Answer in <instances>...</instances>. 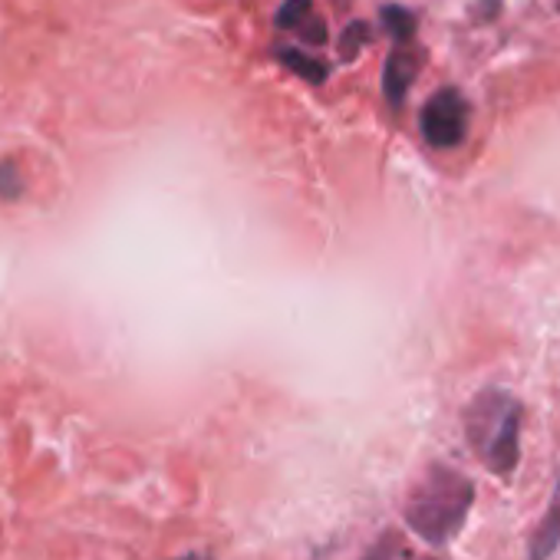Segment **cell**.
Instances as JSON below:
<instances>
[{
	"instance_id": "5b68a950",
	"label": "cell",
	"mask_w": 560,
	"mask_h": 560,
	"mask_svg": "<svg viewBox=\"0 0 560 560\" xmlns=\"http://www.w3.org/2000/svg\"><path fill=\"white\" fill-rule=\"evenodd\" d=\"M560 544V494H553L544 521L537 524L534 537H530V560H547Z\"/></svg>"
},
{
	"instance_id": "52a82bcc",
	"label": "cell",
	"mask_w": 560,
	"mask_h": 560,
	"mask_svg": "<svg viewBox=\"0 0 560 560\" xmlns=\"http://www.w3.org/2000/svg\"><path fill=\"white\" fill-rule=\"evenodd\" d=\"M380 18H383L386 34H389L396 44H416V27H419V21H416L412 11H406V8H399V4H386V8L380 11Z\"/></svg>"
},
{
	"instance_id": "9c48e42d",
	"label": "cell",
	"mask_w": 560,
	"mask_h": 560,
	"mask_svg": "<svg viewBox=\"0 0 560 560\" xmlns=\"http://www.w3.org/2000/svg\"><path fill=\"white\" fill-rule=\"evenodd\" d=\"M311 14H314V4H311V0H284V8L277 11L273 24H277L280 31H298Z\"/></svg>"
},
{
	"instance_id": "6da1fadb",
	"label": "cell",
	"mask_w": 560,
	"mask_h": 560,
	"mask_svg": "<svg viewBox=\"0 0 560 560\" xmlns=\"http://www.w3.org/2000/svg\"><path fill=\"white\" fill-rule=\"evenodd\" d=\"M475 504V485L452 465H429L406 498V524L432 547L448 544L468 521Z\"/></svg>"
},
{
	"instance_id": "277c9868",
	"label": "cell",
	"mask_w": 560,
	"mask_h": 560,
	"mask_svg": "<svg viewBox=\"0 0 560 560\" xmlns=\"http://www.w3.org/2000/svg\"><path fill=\"white\" fill-rule=\"evenodd\" d=\"M422 67V50L416 44H396V50L386 57V70H383V93L389 100L393 109H399L409 96V86L416 83Z\"/></svg>"
},
{
	"instance_id": "30bf717a",
	"label": "cell",
	"mask_w": 560,
	"mask_h": 560,
	"mask_svg": "<svg viewBox=\"0 0 560 560\" xmlns=\"http://www.w3.org/2000/svg\"><path fill=\"white\" fill-rule=\"evenodd\" d=\"M370 44V24H363V21H353L347 31H343V37H340V57L350 63V60H357L360 57V50Z\"/></svg>"
},
{
	"instance_id": "7c38bea8",
	"label": "cell",
	"mask_w": 560,
	"mask_h": 560,
	"mask_svg": "<svg viewBox=\"0 0 560 560\" xmlns=\"http://www.w3.org/2000/svg\"><path fill=\"white\" fill-rule=\"evenodd\" d=\"M298 37H301L307 47H324V44H327V24H324L320 18L311 14V18L298 27Z\"/></svg>"
},
{
	"instance_id": "7a4b0ae2",
	"label": "cell",
	"mask_w": 560,
	"mask_h": 560,
	"mask_svg": "<svg viewBox=\"0 0 560 560\" xmlns=\"http://www.w3.org/2000/svg\"><path fill=\"white\" fill-rule=\"evenodd\" d=\"M521 402L508 389H481L465 409V435L475 455L498 478H511L521 458Z\"/></svg>"
},
{
	"instance_id": "3957f363",
	"label": "cell",
	"mask_w": 560,
	"mask_h": 560,
	"mask_svg": "<svg viewBox=\"0 0 560 560\" xmlns=\"http://www.w3.org/2000/svg\"><path fill=\"white\" fill-rule=\"evenodd\" d=\"M468 116H471L468 100L455 86H445V90L432 93L429 103L422 106V116H419L422 139L432 149H455L468 136Z\"/></svg>"
},
{
	"instance_id": "ba28073f",
	"label": "cell",
	"mask_w": 560,
	"mask_h": 560,
	"mask_svg": "<svg viewBox=\"0 0 560 560\" xmlns=\"http://www.w3.org/2000/svg\"><path fill=\"white\" fill-rule=\"evenodd\" d=\"M363 560H416V553L409 550V544H406V537H402L399 530H386V534L366 550Z\"/></svg>"
},
{
	"instance_id": "4fadbf2b",
	"label": "cell",
	"mask_w": 560,
	"mask_h": 560,
	"mask_svg": "<svg viewBox=\"0 0 560 560\" xmlns=\"http://www.w3.org/2000/svg\"><path fill=\"white\" fill-rule=\"evenodd\" d=\"M557 8H560V0H557Z\"/></svg>"
},
{
	"instance_id": "8fae6325",
	"label": "cell",
	"mask_w": 560,
	"mask_h": 560,
	"mask_svg": "<svg viewBox=\"0 0 560 560\" xmlns=\"http://www.w3.org/2000/svg\"><path fill=\"white\" fill-rule=\"evenodd\" d=\"M21 195H24V175H21L18 162L4 159V162H0V198L18 201Z\"/></svg>"
},
{
	"instance_id": "5bb4252c",
	"label": "cell",
	"mask_w": 560,
	"mask_h": 560,
	"mask_svg": "<svg viewBox=\"0 0 560 560\" xmlns=\"http://www.w3.org/2000/svg\"><path fill=\"white\" fill-rule=\"evenodd\" d=\"M557 494H560V491H557Z\"/></svg>"
},
{
	"instance_id": "8992f818",
	"label": "cell",
	"mask_w": 560,
	"mask_h": 560,
	"mask_svg": "<svg viewBox=\"0 0 560 560\" xmlns=\"http://www.w3.org/2000/svg\"><path fill=\"white\" fill-rule=\"evenodd\" d=\"M277 60L284 63L291 73H298L307 83H324L327 80V63H320L317 57H307L301 47H277Z\"/></svg>"
}]
</instances>
